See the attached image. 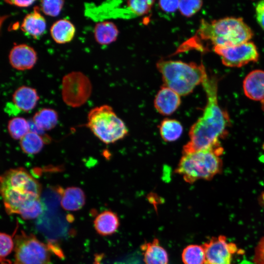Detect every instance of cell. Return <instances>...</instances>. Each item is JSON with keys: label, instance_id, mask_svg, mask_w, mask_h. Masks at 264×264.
Returning <instances> with one entry per match:
<instances>
[{"label": "cell", "instance_id": "cell-21", "mask_svg": "<svg viewBox=\"0 0 264 264\" xmlns=\"http://www.w3.org/2000/svg\"><path fill=\"white\" fill-rule=\"evenodd\" d=\"M158 128L161 138L166 142L177 140L181 136L183 129L179 121L169 118L163 120Z\"/></svg>", "mask_w": 264, "mask_h": 264}, {"label": "cell", "instance_id": "cell-7", "mask_svg": "<svg viewBox=\"0 0 264 264\" xmlns=\"http://www.w3.org/2000/svg\"><path fill=\"white\" fill-rule=\"evenodd\" d=\"M14 264H49L48 247L33 234L22 231L14 240Z\"/></svg>", "mask_w": 264, "mask_h": 264}, {"label": "cell", "instance_id": "cell-10", "mask_svg": "<svg viewBox=\"0 0 264 264\" xmlns=\"http://www.w3.org/2000/svg\"><path fill=\"white\" fill-rule=\"evenodd\" d=\"M202 246L204 264H232L233 256L238 250L236 245L228 242L223 235L212 237Z\"/></svg>", "mask_w": 264, "mask_h": 264}, {"label": "cell", "instance_id": "cell-31", "mask_svg": "<svg viewBox=\"0 0 264 264\" xmlns=\"http://www.w3.org/2000/svg\"><path fill=\"white\" fill-rule=\"evenodd\" d=\"M179 0H160L158 5L160 9L167 13H173L178 10Z\"/></svg>", "mask_w": 264, "mask_h": 264}, {"label": "cell", "instance_id": "cell-2", "mask_svg": "<svg viewBox=\"0 0 264 264\" xmlns=\"http://www.w3.org/2000/svg\"><path fill=\"white\" fill-rule=\"evenodd\" d=\"M0 181L1 195L9 215L19 214L25 205L40 198L41 185L23 168L7 170Z\"/></svg>", "mask_w": 264, "mask_h": 264}, {"label": "cell", "instance_id": "cell-26", "mask_svg": "<svg viewBox=\"0 0 264 264\" xmlns=\"http://www.w3.org/2000/svg\"><path fill=\"white\" fill-rule=\"evenodd\" d=\"M44 205L40 198L33 200L22 207L19 214L24 220L35 219L44 211Z\"/></svg>", "mask_w": 264, "mask_h": 264}, {"label": "cell", "instance_id": "cell-35", "mask_svg": "<svg viewBox=\"0 0 264 264\" xmlns=\"http://www.w3.org/2000/svg\"><path fill=\"white\" fill-rule=\"evenodd\" d=\"M261 102L262 109L264 111V99L262 100V101H261Z\"/></svg>", "mask_w": 264, "mask_h": 264}, {"label": "cell", "instance_id": "cell-9", "mask_svg": "<svg viewBox=\"0 0 264 264\" xmlns=\"http://www.w3.org/2000/svg\"><path fill=\"white\" fill-rule=\"evenodd\" d=\"M213 49L220 57L223 65L228 67H240L257 62L259 57L256 45L250 41L233 46H216Z\"/></svg>", "mask_w": 264, "mask_h": 264}, {"label": "cell", "instance_id": "cell-32", "mask_svg": "<svg viewBox=\"0 0 264 264\" xmlns=\"http://www.w3.org/2000/svg\"><path fill=\"white\" fill-rule=\"evenodd\" d=\"M254 262L255 264H264V237L255 248Z\"/></svg>", "mask_w": 264, "mask_h": 264}, {"label": "cell", "instance_id": "cell-4", "mask_svg": "<svg viewBox=\"0 0 264 264\" xmlns=\"http://www.w3.org/2000/svg\"><path fill=\"white\" fill-rule=\"evenodd\" d=\"M156 68L164 85L181 96L191 93L208 76L203 64L193 62L161 59L157 62Z\"/></svg>", "mask_w": 264, "mask_h": 264}, {"label": "cell", "instance_id": "cell-34", "mask_svg": "<svg viewBox=\"0 0 264 264\" xmlns=\"http://www.w3.org/2000/svg\"><path fill=\"white\" fill-rule=\"evenodd\" d=\"M6 3L18 7L25 8L31 5L35 0H5Z\"/></svg>", "mask_w": 264, "mask_h": 264}, {"label": "cell", "instance_id": "cell-18", "mask_svg": "<svg viewBox=\"0 0 264 264\" xmlns=\"http://www.w3.org/2000/svg\"><path fill=\"white\" fill-rule=\"evenodd\" d=\"M61 194V205L66 210L77 211L81 209L85 204V194L79 187H67L62 191Z\"/></svg>", "mask_w": 264, "mask_h": 264}, {"label": "cell", "instance_id": "cell-3", "mask_svg": "<svg viewBox=\"0 0 264 264\" xmlns=\"http://www.w3.org/2000/svg\"><path fill=\"white\" fill-rule=\"evenodd\" d=\"M223 151L219 142L207 149L183 154L176 173L189 183L199 179H211L222 170L220 156Z\"/></svg>", "mask_w": 264, "mask_h": 264}, {"label": "cell", "instance_id": "cell-8", "mask_svg": "<svg viewBox=\"0 0 264 264\" xmlns=\"http://www.w3.org/2000/svg\"><path fill=\"white\" fill-rule=\"evenodd\" d=\"M92 90L90 79L81 71H71L62 78V97L68 106L77 108L83 105L90 97Z\"/></svg>", "mask_w": 264, "mask_h": 264}, {"label": "cell", "instance_id": "cell-30", "mask_svg": "<svg viewBox=\"0 0 264 264\" xmlns=\"http://www.w3.org/2000/svg\"><path fill=\"white\" fill-rule=\"evenodd\" d=\"M0 255L1 260H2L12 252L14 247V243L11 236L5 233H0Z\"/></svg>", "mask_w": 264, "mask_h": 264}, {"label": "cell", "instance_id": "cell-19", "mask_svg": "<svg viewBox=\"0 0 264 264\" xmlns=\"http://www.w3.org/2000/svg\"><path fill=\"white\" fill-rule=\"evenodd\" d=\"M76 32L75 27L70 21L62 19L56 21L50 28V35L53 41L59 44L70 42Z\"/></svg>", "mask_w": 264, "mask_h": 264}, {"label": "cell", "instance_id": "cell-24", "mask_svg": "<svg viewBox=\"0 0 264 264\" xmlns=\"http://www.w3.org/2000/svg\"><path fill=\"white\" fill-rule=\"evenodd\" d=\"M184 264H204L205 252L202 245L190 244L186 246L181 254Z\"/></svg>", "mask_w": 264, "mask_h": 264}, {"label": "cell", "instance_id": "cell-15", "mask_svg": "<svg viewBox=\"0 0 264 264\" xmlns=\"http://www.w3.org/2000/svg\"><path fill=\"white\" fill-rule=\"evenodd\" d=\"M12 99L14 106L17 109L28 112L36 107L39 96L36 89L26 86H22L15 90Z\"/></svg>", "mask_w": 264, "mask_h": 264}, {"label": "cell", "instance_id": "cell-29", "mask_svg": "<svg viewBox=\"0 0 264 264\" xmlns=\"http://www.w3.org/2000/svg\"><path fill=\"white\" fill-rule=\"evenodd\" d=\"M202 5L201 0H179L178 10L183 16L190 17L197 13Z\"/></svg>", "mask_w": 264, "mask_h": 264}, {"label": "cell", "instance_id": "cell-12", "mask_svg": "<svg viewBox=\"0 0 264 264\" xmlns=\"http://www.w3.org/2000/svg\"><path fill=\"white\" fill-rule=\"evenodd\" d=\"M180 96L176 91L164 85L155 95L154 102V108L159 113L170 115L180 106Z\"/></svg>", "mask_w": 264, "mask_h": 264}, {"label": "cell", "instance_id": "cell-13", "mask_svg": "<svg viewBox=\"0 0 264 264\" xmlns=\"http://www.w3.org/2000/svg\"><path fill=\"white\" fill-rule=\"evenodd\" d=\"M243 89L248 98L262 101L264 99V71L253 70L250 72L243 81Z\"/></svg>", "mask_w": 264, "mask_h": 264}, {"label": "cell", "instance_id": "cell-27", "mask_svg": "<svg viewBox=\"0 0 264 264\" xmlns=\"http://www.w3.org/2000/svg\"><path fill=\"white\" fill-rule=\"evenodd\" d=\"M154 2V0H132L127 1L126 5L133 15L143 16L150 11Z\"/></svg>", "mask_w": 264, "mask_h": 264}, {"label": "cell", "instance_id": "cell-16", "mask_svg": "<svg viewBox=\"0 0 264 264\" xmlns=\"http://www.w3.org/2000/svg\"><path fill=\"white\" fill-rule=\"evenodd\" d=\"M145 264H168L169 256L166 249L157 238L141 245Z\"/></svg>", "mask_w": 264, "mask_h": 264}, {"label": "cell", "instance_id": "cell-14", "mask_svg": "<svg viewBox=\"0 0 264 264\" xmlns=\"http://www.w3.org/2000/svg\"><path fill=\"white\" fill-rule=\"evenodd\" d=\"M46 23L44 17L35 6L32 12L24 17L21 29L24 33L34 39L41 37L45 32Z\"/></svg>", "mask_w": 264, "mask_h": 264}, {"label": "cell", "instance_id": "cell-22", "mask_svg": "<svg viewBox=\"0 0 264 264\" xmlns=\"http://www.w3.org/2000/svg\"><path fill=\"white\" fill-rule=\"evenodd\" d=\"M58 115L53 109L43 108L34 115L32 121L35 124L44 131L53 129L58 123Z\"/></svg>", "mask_w": 264, "mask_h": 264}, {"label": "cell", "instance_id": "cell-1", "mask_svg": "<svg viewBox=\"0 0 264 264\" xmlns=\"http://www.w3.org/2000/svg\"><path fill=\"white\" fill-rule=\"evenodd\" d=\"M206 93L207 102L202 115L192 126L189 140L183 148V154L208 148L220 142L229 123L227 112L218 101V80L207 76L201 84Z\"/></svg>", "mask_w": 264, "mask_h": 264}, {"label": "cell", "instance_id": "cell-11", "mask_svg": "<svg viewBox=\"0 0 264 264\" xmlns=\"http://www.w3.org/2000/svg\"><path fill=\"white\" fill-rule=\"evenodd\" d=\"M8 59L11 66L18 70L32 68L36 63L37 54L31 46L21 44L14 45L10 50Z\"/></svg>", "mask_w": 264, "mask_h": 264}, {"label": "cell", "instance_id": "cell-28", "mask_svg": "<svg viewBox=\"0 0 264 264\" xmlns=\"http://www.w3.org/2000/svg\"><path fill=\"white\" fill-rule=\"evenodd\" d=\"M64 4L62 0H44L41 1L40 8L45 15L55 17L60 13Z\"/></svg>", "mask_w": 264, "mask_h": 264}, {"label": "cell", "instance_id": "cell-17", "mask_svg": "<svg viewBox=\"0 0 264 264\" xmlns=\"http://www.w3.org/2000/svg\"><path fill=\"white\" fill-rule=\"evenodd\" d=\"M93 223L97 233L103 236L113 234L120 225L117 215L111 210H105L100 213L95 218Z\"/></svg>", "mask_w": 264, "mask_h": 264}, {"label": "cell", "instance_id": "cell-33", "mask_svg": "<svg viewBox=\"0 0 264 264\" xmlns=\"http://www.w3.org/2000/svg\"><path fill=\"white\" fill-rule=\"evenodd\" d=\"M257 21L264 30V0L259 1L255 7Z\"/></svg>", "mask_w": 264, "mask_h": 264}, {"label": "cell", "instance_id": "cell-25", "mask_svg": "<svg viewBox=\"0 0 264 264\" xmlns=\"http://www.w3.org/2000/svg\"><path fill=\"white\" fill-rule=\"evenodd\" d=\"M7 129L12 138L21 140L29 132V125L28 121L24 118L16 117L9 121Z\"/></svg>", "mask_w": 264, "mask_h": 264}, {"label": "cell", "instance_id": "cell-20", "mask_svg": "<svg viewBox=\"0 0 264 264\" xmlns=\"http://www.w3.org/2000/svg\"><path fill=\"white\" fill-rule=\"evenodd\" d=\"M93 33L94 39L97 43L101 45H107L117 40L119 30L113 22L103 21L95 25Z\"/></svg>", "mask_w": 264, "mask_h": 264}, {"label": "cell", "instance_id": "cell-23", "mask_svg": "<svg viewBox=\"0 0 264 264\" xmlns=\"http://www.w3.org/2000/svg\"><path fill=\"white\" fill-rule=\"evenodd\" d=\"M44 141L43 137L40 135L29 132L20 140V144L24 153L34 154L42 150Z\"/></svg>", "mask_w": 264, "mask_h": 264}, {"label": "cell", "instance_id": "cell-6", "mask_svg": "<svg viewBox=\"0 0 264 264\" xmlns=\"http://www.w3.org/2000/svg\"><path fill=\"white\" fill-rule=\"evenodd\" d=\"M87 126L101 141L114 143L124 138L128 129L109 105H104L92 109L88 115Z\"/></svg>", "mask_w": 264, "mask_h": 264}, {"label": "cell", "instance_id": "cell-5", "mask_svg": "<svg viewBox=\"0 0 264 264\" xmlns=\"http://www.w3.org/2000/svg\"><path fill=\"white\" fill-rule=\"evenodd\" d=\"M198 33L201 39L214 46H229L249 41L253 36L251 28L241 18L225 17L201 21Z\"/></svg>", "mask_w": 264, "mask_h": 264}]
</instances>
